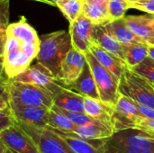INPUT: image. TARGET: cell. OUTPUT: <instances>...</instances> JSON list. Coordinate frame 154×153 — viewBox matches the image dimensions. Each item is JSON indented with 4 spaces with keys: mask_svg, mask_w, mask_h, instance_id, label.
<instances>
[{
    "mask_svg": "<svg viewBox=\"0 0 154 153\" xmlns=\"http://www.w3.org/2000/svg\"><path fill=\"white\" fill-rule=\"evenodd\" d=\"M71 39L69 32L60 30L40 36V48L36 61L44 66L58 78L61 63L71 50Z\"/></svg>",
    "mask_w": 154,
    "mask_h": 153,
    "instance_id": "1",
    "label": "cell"
},
{
    "mask_svg": "<svg viewBox=\"0 0 154 153\" xmlns=\"http://www.w3.org/2000/svg\"><path fill=\"white\" fill-rule=\"evenodd\" d=\"M9 104L51 109L53 96L45 88L34 84L9 79Z\"/></svg>",
    "mask_w": 154,
    "mask_h": 153,
    "instance_id": "2",
    "label": "cell"
},
{
    "mask_svg": "<svg viewBox=\"0 0 154 153\" xmlns=\"http://www.w3.org/2000/svg\"><path fill=\"white\" fill-rule=\"evenodd\" d=\"M119 93L154 109V87L126 65L118 85Z\"/></svg>",
    "mask_w": 154,
    "mask_h": 153,
    "instance_id": "3",
    "label": "cell"
},
{
    "mask_svg": "<svg viewBox=\"0 0 154 153\" xmlns=\"http://www.w3.org/2000/svg\"><path fill=\"white\" fill-rule=\"evenodd\" d=\"M86 60L94 76V79L99 94V99L114 107L120 96L118 85L119 80L89 51L86 55Z\"/></svg>",
    "mask_w": 154,
    "mask_h": 153,
    "instance_id": "4",
    "label": "cell"
},
{
    "mask_svg": "<svg viewBox=\"0 0 154 153\" xmlns=\"http://www.w3.org/2000/svg\"><path fill=\"white\" fill-rule=\"evenodd\" d=\"M35 142L41 153H73L64 140L51 127H39L15 122Z\"/></svg>",
    "mask_w": 154,
    "mask_h": 153,
    "instance_id": "5",
    "label": "cell"
},
{
    "mask_svg": "<svg viewBox=\"0 0 154 153\" xmlns=\"http://www.w3.org/2000/svg\"><path fill=\"white\" fill-rule=\"evenodd\" d=\"M32 60L23 51L21 43L16 39L6 36L4 49V71L8 78H14L23 72Z\"/></svg>",
    "mask_w": 154,
    "mask_h": 153,
    "instance_id": "6",
    "label": "cell"
},
{
    "mask_svg": "<svg viewBox=\"0 0 154 153\" xmlns=\"http://www.w3.org/2000/svg\"><path fill=\"white\" fill-rule=\"evenodd\" d=\"M11 79L42 87L48 90L53 96L65 87L63 84L51 73L50 70L39 62L30 65L23 72Z\"/></svg>",
    "mask_w": 154,
    "mask_h": 153,
    "instance_id": "7",
    "label": "cell"
},
{
    "mask_svg": "<svg viewBox=\"0 0 154 153\" xmlns=\"http://www.w3.org/2000/svg\"><path fill=\"white\" fill-rule=\"evenodd\" d=\"M0 140L14 152L41 153L32 137L16 124L2 131Z\"/></svg>",
    "mask_w": 154,
    "mask_h": 153,
    "instance_id": "8",
    "label": "cell"
},
{
    "mask_svg": "<svg viewBox=\"0 0 154 153\" xmlns=\"http://www.w3.org/2000/svg\"><path fill=\"white\" fill-rule=\"evenodd\" d=\"M95 24L82 14L72 23H69V35L72 48L83 54L89 52L93 43V29Z\"/></svg>",
    "mask_w": 154,
    "mask_h": 153,
    "instance_id": "9",
    "label": "cell"
},
{
    "mask_svg": "<svg viewBox=\"0 0 154 153\" xmlns=\"http://www.w3.org/2000/svg\"><path fill=\"white\" fill-rule=\"evenodd\" d=\"M107 142L112 145L154 150V139L137 128H126L115 132Z\"/></svg>",
    "mask_w": 154,
    "mask_h": 153,
    "instance_id": "10",
    "label": "cell"
},
{
    "mask_svg": "<svg viewBox=\"0 0 154 153\" xmlns=\"http://www.w3.org/2000/svg\"><path fill=\"white\" fill-rule=\"evenodd\" d=\"M86 63L87 60L85 54L71 48L61 63L58 79L67 87L78 78Z\"/></svg>",
    "mask_w": 154,
    "mask_h": 153,
    "instance_id": "11",
    "label": "cell"
},
{
    "mask_svg": "<svg viewBox=\"0 0 154 153\" xmlns=\"http://www.w3.org/2000/svg\"><path fill=\"white\" fill-rule=\"evenodd\" d=\"M10 110L15 122L39 127L48 126L50 109L10 104Z\"/></svg>",
    "mask_w": 154,
    "mask_h": 153,
    "instance_id": "12",
    "label": "cell"
},
{
    "mask_svg": "<svg viewBox=\"0 0 154 153\" xmlns=\"http://www.w3.org/2000/svg\"><path fill=\"white\" fill-rule=\"evenodd\" d=\"M63 133H69L86 140H103L112 137L115 133V129L112 123L95 119L84 125H77L72 132Z\"/></svg>",
    "mask_w": 154,
    "mask_h": 153,
    "instance_id": "13",
    "label": "cell"
},
{
    "mask_svg": "<svg viewBox=\"0 0 154 153\" xmlns=\"http://www.w3.org/2000/svg\"><path fill=\"white\" fill-rule=\"evenodd\" d=\"M51 129L64 140L73 153H105V145L108 139L86 140L69 133H63L53 128Z\"/></svg>",
    "mask_w": 154,
    "mask_h": 153,
    "instance_id": "14",
    "label": "cell"
},
{
    "mask_svg": "<svg viewBox=\"0 0 154 153\" xmlns=\"http://www.w3.org/2000/svg\"><path fill=\"white\" fill-rule=\"evenodd\" d=\"M93 42L124 60L123 44L120 43L110 32L106 26V23L95 24L93 29Z\"/></svg>",
    "mask_w": 154,
    "mask_h": 153,
    "instance_id": "15",
    "label": "cell"
},
{
    "mask_svg": "<svg viewBox=\"0 0 154 153\" xmlns=\"http://www.w3.org/2000/svg\"><path fill=\"white\" fill-rule=\"evenodd\" d=\"M67 87L80 94L84 97L99 99V94L94 79V76L88 62L85 64L78 78Z\"/></svg>",
    "mask_w": 154,
    "mask_h": 153,
    "instance_id": "16",
    "label": "cell"
},
{
    "mask_svg": "<svg viewBox=\"0 0 154 153\" xmlns=\"http://www.w3.org/2000/svg\"><path fill=\"white\" fill-rule=\"evenodd\" d=\"M89 51L93 56L98 60V62L103 65L106 69H108L118 80L120 79L126 64L124 60H120L112 53L105 50L96 43H92L89 49Z\"/></svg>",
    "mask_w": 154,
    "mask_h": 153,
    "instance_id": "17",
    "label": "cell"
},
{
    "mask_svg": "<svg viewBox=\"0 0 154 153\" xmlns=\"http://www.w3.org/2000/svg\"><path fill=\"white\" fill-rule=\"evenodd\" d=\"M130 30L146 43L154 37V15H129L124 17Z\"/></svg>",
    "mask_w": 154,
    "mask_h": 153,
    "instance_id": "18",
    "label": "cell"
},
{
    "mask_svg": "<svg viewBox=\"0 0 154 153\" xmlns=\"http://www.w3.org/2000/svg\"><path fill=\"white\" fill-rule=\"evenodd\" d=\"M6 36L13 37L23 42H32L40 44V36H38L35 29L30 25L24 16H22L19 21L9 23L5 31Z\"/></svg>",
    "mask_w": 154,
    "mask_h": 153,
    "instance_id": "19",
    "label": "cell"
},
{
    "mask_svg": "<svg viewBox=\"0 0 154 153\" xmlns=\"http://www.w3.org/2000/svg\"><path fill=\"white\" fill-rule=\"evenodd\" d=\"M53 105L70 112H84V96L68 87H63L53 96Z\"/></svg>",
    "mask_w": 154,
    "mask_h": 153,
    "instance_id": "20",
    "label": "cell"
},
{
    "mask_svg": "<svg viewBox=\"0 0 154 153\" xmlns=\"http://www.w3.org/2000/svg\"><path fill=\"white\" fill-rule=\"evenodd\" d=\"M106 26L115 36V38L122 44L146 43L143 39L138 37L130 30L124 18L109 21L106 23Z\"/></svg>",
    "mask_w": 154,
    "mask_h": 153,
    "instance_id": "21",
    "label": "cell"
},
{
    "mask_svg": "<svg viewBox=\"0 0 154 153\" xmlns=\"http://www.w3.org/2000/svg\"><path fill=\"white\" fill-rule=\"evenodd\" d=\"M84 112L94 119L112 123L114 107L100 99L84 97Z\"/></svg>",
    "mask_w": 154,
    "mask_h": 153,
    "instance_id": "22",
    "label": "cell"
},
{
    "mask_svg": "<svg viewBox=\"0 0 154 153\" xmlns=\"http://www.w3.org/2000/svg\"><path fill=\"white\" fill-rule=\"evenodd\" d=\"M81 14L93 22L94 24H102L111 21L108 13V3L83 0Z\"/></svg>",
    "mask_w": 154,
    "mask_h": 153,
    "instance_id": "23",
    "label": "cell"
},
{
    "mask_svg": "<svg viewBox=\"0 0 154 153\" xmlns=\"http://www.w3.org/2000/svg\"><path fill=\"white\" fill-rule=\"evenodd\" d=\"M148 47L149 45L147 43L123 44L124 60L125 64L133 68L141 63L148 57Z\"/></svg>",
    "mask_w": 154,
    "mask_h": 153,
    "instance_id": "24",
    "label": "cell"
},
{
    "mask_svg": "<svg viewBox=\"0 0 154 153\" xmlns=\"http://www.w3.org/2000/svg\"><path fill=\"white\" fill-rule=\"evenodd\" d=\"M48 126L60 132H72L77 125L53 105L49 112Z\"/></svg>",
    "mask_w": 154,
    "mask_h": 153,
    "instance_id": "25",
    "label": "cell"
},
{
    "mask_svg": "<svg viewBox=\"0 0 154 153\" xmlns=\"http://www.w3.org/2000/svg\"><path fill=\"white\" fill-rule=\"evenodd\" d=\"M56 6L70 23L81 14L83 0H63L57 3Z\"/></svg>",
    "mask_w": 154,
    "mask_h": 153,
    "instance_id": "26",
    "label": "cell"
},
{
    "mask_svg": "<svg viewBox=\"0 0 154 153\" xmlns=\"http://www.w3.org/2000/svg\"><path fill=\"white\" fill-rule=\"evenodd\" d=\"M131 69L154 86V60L150 57H147L141 63Z\"/></svg>",
    "mask_w": 154,
    "mask_h": 153,
    "instance_id": "27",
    "label": "cell"
},
{
    "mask_svg": "<svg viewBox=\"0 0 154 153\" xmlns=\"http://www.w3.org/2000/svg\"><path fill=\"white\" fill-rule=\"evenodd\" d=\"M130 9L127 0H109L108 13L110 20H116L125 17L126 11Z\"/></svg>",
    "mask_w": 154,
    "mask_h": 153,
    "instance_id": "28",
    "label": "cell"
},
{
    "mask_svg": "<svg viewBox=\"0 0 154 153\" xmlns=\"http://www.w3.org/2000/svg\"><path fill=\"white\" fill-rule=\"evenodd\" d=\"M57 108L76 125H84V124H88L95 120L94 118H92L91 116L87 115L85 112H70V111H67V110H64V109H61L59 107H57Z\"/></svg>",
    "mask_w": 154,
    "mask_h": 153,
    "instance_id": "29",
    "label": "cell"
},
{
    "mask_svg": "<svg viewBox=\"0 0 154 153\" xmlns=\"http://www.w3.org/2000/svg\"><path fill=\"white\" fill-rule=\"evenodd\" d=\"M105 153H154V150H146V149H139V148L127 147V146L112 145L108 143L106 141V145H105Z\"/></svg>",
    "mask_w": 154,
    "mask_h": 153,
    "instance_id": "30",
    "label": "cell"
},
{
    "mask_svg": "<svg viewBox=\"0 0 154 153\" xmlns=\"http://www.w3.org/2000/svg\"><path fill=\"white\" fill-rule=\"evenodd\" d=\"M9 0H0V33H5L9 24Z\"/></svg>",
    "mask_w": 154,
    "mask_h": 153,
    "instance_id": "31",
    "label": "cell"
},
{
    "mask_svg": "<svg viewBox=\"0 0 154 153\" xmlns=\"http://www.w3.org/2000/svg\"><path fill=\"white\" fill-rule=\"evenodd\" d=\"M128 3L130 8H134L154 15V0H134Z\"/></svg>",
    "mask_w": 154,
    "mask_h": 153,
    "instance_id": "32",
    "label": "cell"
},
{
    "mask_svg": "<svg viewBox=\"0 0 154 153\" xmlns=\"http://www.w3.org/2000/svg\"><path fill=\"white\" fill-rule=\"evenodd\" d=\"M15 120L12 115L10 108L0 109V133L5 129L14 125Z\"/></svg>",
    "mask_w": 154,
    "mask_h": 153,
    "instance_id": "33",
    "label": "cell"
},
{
    "mask_svg": "<svg viewBox=\"0 0 154 153\" xmlns=\"http://www.w3.org/2000/svg\"><path fill=\"white\" fill-rule=\"evenodd\" d=\"M136 103V106L138 108V110L140 111L142 116L143 118H148V119H154V109L148 106H145V105H143V104H140V103Z\"/></svg>",
    "mask_w": 154,
    "mask_h": 153,
    "instance_id": "34",
    "label": "cell"
},
{
    "mask_svg": "<svg viewBox=\"0 0 154 153\" xmlns=\"http://www.w3.org/2000/svg\"><path fill=\"white\" fill-rule=\"evenodd\" d=\"M5 40H6V34L0 33V62H3L4 60V49H5Z\"/></svg>",
    "mask_w": 154,
    "mask_h": 153,
    "instance_id": "35",
    "label": "cell"
},
{
    "mask_svg": "<svg viewBox=\"0 0 154 153\" xmlns=\"http://www.w3.org/2000/svg\"><path fill=\"white\" fill-rule=\"evenodd\" d=\"M6 108H10L9 97L0 96V109H6Z\"/></svg>",
    "mask_w": 154,
    "mask_h": 153,
    "instance_id": "36",
    "label": "cell"
},
{
    "mask_svg": "<svg viewBox=\"0 0 154 153\" xmlns=\"http://www.w3.org/2000/svg\"><path fill=\"white\" fill-rule=\"evenodd\" d=\"M0 153H14V151L10 150L7 146H5L0 140Z\"/></svg>",
    "mask_w": 154,
    "mask_h": 153,
    "instance_id": "37",
    "label": "cell"
},
{
    "mask_svg": "<svg viewBox=\"0 0 154 153\" xmlns=\"http://www.w3.org/2000/svg\"><path fill=\"white\" fill-rule=\"evenodd\" d=\"M33 1H37V2H42V3H45L48 5H56L57 3L63 1V0H33Z\"/></svg>",
    "mask_w": 154,
    "mask_h": 153,
    "instance_id": "38",
    "label": "cell"
},
{
    "mask_svg": "<svg viewBox=\"0 0 154 153\" xmlns=\"http://www.w3.org/2000/svg\"><path fill=\"white\" fill-rule=\"evenodd\" d=\"M148 57H150L152 60H154V46L149 45L148 47Z\"/></svg>",
    "mask_w": 154,
    "mask_h": 153,
    "instance_id": "39",
    "label": "cell"
},
{
    "mask_svg": "<svg viewBox=\"0 0 154 153\" xmlns=\"http://www.w3.org/2000/svg\"><path fill=\"white\" fill-rule=\"evenodd\" d=\"M5 74V71H4V64L3 62H0V77Z\"/></svg>",
    "mask_w": 154,
    "mask_h": 153,
    "instance_id": "40",
    "label": "cell"
},
{
    "mask_svg": "<svg viewBox=\"0 0 154 153\" xmlns=\"http://www.w3.org/2000/svg\"><path fill=\"white\" fill-rule=\"evenodd\" d=\"M147 44H148V45H151V46H154V37L152 40H150V41L147 42Z\"/></svg>",
    "mask_w": 154,
    "mask_h": 153,
    "instance_id": "41",
    "label": "cell"
},
{
    "mask_svg": "<svg viewBox=\"0 0 154 153\" xmlns=\"http://www.w3.org/2000/svg\"><path fill=\"white\" fill-rule=\"evenodd\" d=\"M90 1H95V2H99V3H108L109 0H90Z\"/></svg>",
    "mask_w": 154,
    "mask_h": 153,
    "instance_id": "42",
    "label": "cell"
},
{
    "mask_svg": "<svg viewBox=\"0 0 154 153\" xmlns=\"http://www.w3.org/2000/svg\"><path fill=\"white\" fill-rule=\"evenodd\" d=\"M128 2H132V1H134V0H127Z\"/></svg>",
    "mask_w": 154,
    "mask_h": 153,
    "instance_id": "43",
    "label": "cell"
},
{
    "mask_svg": "<svg viewBox=\"0 0 154 153\" xmlns=\"http://www.w3.org/2000/svg\"><path fill=\"white\" fill-rule=\"evenodd\" d=\"M153 87H154V86H153Z\"/></svg>",
    "mask_w": 154,
    "mask_h": 153,
    "instance_id": "44",
    "label": "cell"
}]
</instances>
